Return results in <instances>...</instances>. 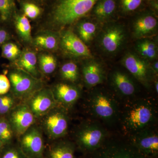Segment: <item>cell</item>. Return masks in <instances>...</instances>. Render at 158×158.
<instances>
[{"label":"cell","mask_w":158,"mask_h":158,"mask_svg":"<svg viewBox=\"0 0 158 158\" xmlns=\"http://www.w3.org/2000/svg\"><path fill=\"white\" fill-rule=\"evenodd\" d=\"M157 117V109L153 100L132 98L120 109L118 121L124 134L130 136L153 127Z\"/></svg>","instance_id":"6da1fadb"},{"label":"cell","mask_w":158,"mask_h":158,"mask_svg":"<svg viewBox=\"0 0 158 158\" xmlns=\"http://www.w3.org/2000/svg\"><path fill=\"white\" fill-rule=\"evenodd\" d=\"M118 100L113 92L102 88H94L88 98V110L98 121L112 125L119 119L121 109Z\"/></svg>","instance_id":"7a4b0ae2"},{"label":"cell","mask_w":158,"mask_h":158,"mask_svg":"<svg viewBox=\"0 0 158 158\" xmlns=\"http://www.w3.org/2000/svg\"><path fill=\"white\" fill-rule=\"evenodd\" d=\"M98 0H57L51 15L52 22L57 27L70 25L92 11Z\"/></svg>","instance_id":"3957f363"},{"label":"cell","mask_w":158,"mask_h":158,"mask_svg":"<svg viewBox=\"0 0 158 158\" xmlns=\"http://www.w3.org/2000/svg\"><path fill=\"white\" fill-rule=\"evenodd\" d=\"M87 154V158H152L141 152L129 138L109 136L98 148Z\"/></svg>","instance_id":"277c9868"},{"label":"cell","mask_w":158,"mask_h":158,"mask_svg":"<svg viewBox=\"0 0 158 158\" xmlns=\"http://www.w3.org/2000/svg\"><path fill=\"white\" fill-rule=\"evenodd\" d=\"M108 137L106 130L98 120H89L79 128L76 135L77 144L88 153L98 148Z\"/></svg>","instance_id":"5b68a950"},{"label":"cell","mask_w":158,"mask_h":158,"mask_svg":"<svg viewBox=\"0 0 158 158\" xmlns=\"http://www.w3.org/2000/svg\"><path fill=\"white\" fill-rule=\"evenodd\" d=\"M8 78L11 84V93L19 100L25 101L43 87L40 78L20 69L17 68L11 70Z\"/></svg>","instance_id":"8992f818"},{"label":"cell","mask_w":158,"mask_h":158,"mask_svg":"<svg viewBox=\"0 0 158 158\" xmlns=\"http://www.w3.org/2000/svg\"><path fill=\"white\" fill-rule=\"evenodd\" d=\"M127 36L123 26L116 23H110L102 30L99 37V44L106 53L114 55L122 48L126 41Z\"/></svg>","instance_id":"52a82bcc"},{"label":"cell","mask_w":158,"mask_h":158,"mask_svg":"<svg viewBox=\"0 0 158 158\" xmlns=\"http://www.w3.org/2000/svg\"><path fill=\"white\" fill-rule=\"evenodd\" d=\"M42 117L43 127L50 138L59 139L67 134L69 118L66 109L57 106Z\"/></svg>","instance_id":"ba28073f"},{"label":"cell","mask_w":158,"mask_h":158,"mask_svg":"<svg viewBox=\"0 0 158 158\" xmlns=\"http://www.w3.org/2000/svg\"><path fill=\"white\" fill-rule=\"evenodd\" d=\"M121 63L133 77L145 88H150L154 74L148 61L137 54L128 52L123 57Z\"/></svg>","instance_id":"9c48e42d"},{"label":"cell","mask_w":158,"mask_h":158,"mask_svg":"<svg viewBox=\"0 0 158 158\" xmlns=\"http://www.w3.org/2000/svg\"><path fill=\"white\" fill-rule=\"evenodd\" d=\"M20 150L28 158H42L44 142L41 130L37 126L31 127L20 136Z\"/></svg>","instance_id":"30bf717a"},{"label":"cell","mask_w":158,"mask_h":158,"mask_svg":"<svg viewBox=\"0 0 158 158\" xmlns=\"http://www.w3.org/2000/svg\"><path fill=\"white\" fill-rule=\"evenodd\" d=\"M132 76L118 69L110 74V83L113 93L117 98H132L138 91V87Z\"/></svg>","instance_id":"8fae6325"},{"label":"cell","mask_w":158,"mask_h":158,"mask_svg":"<svg viewBox=\"0 0 158 158\" xmlns=\"http://www.w3.org/2000/svg\"><path fill=\"white\" fill-rule=\"evenodd\" d=\"M24 102L36 118L42 117L58 106L52 89L43 87Z\"/></svg>","instance_id":"7c38bea8"},{"label":"cell","mask_w":158,"mask_h":158,"mask_svg":"<svg viewBox=\"0 0 158 158\" xmlns=\"http://www.w3.org/2000/svg\"><path fill=\"white\" fill-rule=\"evenodd\" d=\"M6 117L15 135L19 137L34 124L36 118L24 102L18 104Z\"/></svg>","instance_id":"4fadbf2b"},{"label":"cell","mask_w":158,"mask_h":158,"mask_svg":"<svg viewBox=\"0 0 158 158\" xmlns=\"http://www.w3.org/2000/svg\"><path fill=\"white\" fill-rule=\"evenodd\" d=\"M130 141L141 152L152 158L158 154V135L153 127L128 136Z\"/></svg>","instance_id":"5bb4252c"},{"label":"cell","mask_w":158,"mask_h":158,"mask_svg":"<svg viewBox=\"0 0 158 158\" xmlns=\"http://www.w3.org/2000/svg\"><path fill=\"white\" fill-rule=\"evenodd\" d=\"M59 44L63 52L71 56L89 59L92 57L87 45L70 30L62 32L59 38Z\"/></svg>","instance_id":"9a60e30c"},{"label":"cell","mask_w":158,"mask_h":158,"mask_svg":"<svg viewBox=\"0 0 158 158\" xmlns=\"http://www.w3.org/2000/svg\"><path fill=\"white\" fill-rule=\"evenodd\" d=\"M158 20L151 11H143L137 15L133 23V35L136 39L149 38L156 33Z\"/></svg>","instance_id":"2e32d148"},{"label":"cell","mask_w":158,"mask_h":158,"mask_svg":"<svg viewBox=\"0 0 158 158\" xmlns=\"http://www.w3.org/2000/svg\"><path fill=\"white\" fill-rule=\"evenodd\" d=\"M52 90L57 105L66 110L72 107L81 95L78 87L68 83H59Z\"/></svg>","instance_id":"e0dca14e"},{"label":"cell","mask_w":158,"mask_h":158,"mask_svg":"<svg viewBox=\"0 0 158 158\" xmlns=\"http://www.w3.org/2000/svg\"><path fill=\"white\" fill-rule=\"evenodd\" d=\"M83 80L88 88L96 87L102 84L106 78V73L101 64L94 60L85 62L82 66Z\"/></svg>","instance_id":"ac0fdd59"},{"label":"cell","mask_w":158,"mask_h":158,"mask_svg":"<svg viewBox=\"0 0 158 158\" xmlns=\"http://www.w3.org/2000/svg\"><path fill=\"white\" fill-rule=\"evenodd\" d=\"M117 7V0H98L91 12L98 21L106 23L114 16Z\"/></svg>","instance_id":"d6986e66"},{"label":"cell","mask_w":158,"mask_h":158,"mask_svg":"<svg viewBox=\"0 0 158 158\" xmlns=\"http://www.w3.org/2000/svg\"><path fill=\"white\" fill-rule=\"evenodd\" d=\"M37 61V56L34 52L26 50L20 54L15 64L17 68L20 69L35 77L39 78Z\"/></svg>","instance_id":"ffe728a7"},{"label":"cell","mask_w":158,"mask_h":158,"mask_svg":"<svg viewBox=\"0 0 158 158\" xmlns=\"http://www.w3.org/2000/svg\"><path fill=\"white\" fill-rule=\"evenodd\" d=\"M135 49L140 56L147 61H152L157 57V45L149 38L139 40L136 43Z\"/></svg>","instance_id":"44dd1931"},{"label":"cell","mask_w":158,"mask_h":158,"mask_svg":"<svg viewBox=\"0 0 158 158\" xmlns=\"http://www.w3.org/2000/svg\"><path fill=\"white\" fill-rule=\"evenodd\" d=\"M97 25L90 20H85L78 23L77 30L78 37L85 44H89L96 36L97 32Z\"/></svg>","instance_id":"7402d4cb"},{"label":"cell","mask_w":158,"mask_h":158,"mask_svg":"<svg viewBox=\"0 0 158 158\" xmlns=\"http://www.w3.org/2000/svg\"><path fill=\"white\" fill-rule=\"evenodd\" d=\"M34 44L38 47L47 50L57 49L59 45V38L57 34L47 32L37 35L34 40Z\"/></svg>","instance_id":"603a6c76"},{"label":"cell","mask_w":158,"mask_h":158,"mask_svg":"<svg viewBox=\"0 0 158 158\" xmlns=\"http://www.w3.org/2000/svg\"><path fill=\"white\" fill-rule=\"evenodd\" d=\"M74 146L71 142L62 141L52 148L48 158H75Z\"/></svg>","instance_id":"cb8c5ba5"},{"label":"cell","mask_w":158,"mask_h":158,"mask_svg":"<svg viewBox=\"0 0 158 158\" xmlns=\"http://www.w3.org/2000/svg\"><path fill=\"white\" fill-rule=\"evenodd\" d=\"M15 26L20 37L27 42H31V27L27 18L24 15L15 17Z\"/></svg>","instance_id":"d4e9b609"},{"label":"cell","mask_w":158,"mask_h":158,"mask_svg":"<svg viewBox=\"0 0 158 158\" xmlns=\"http://www.w3.org/2000/svg\"><path fill=\"white\" fill-rule=\"evenodd\" d=\"M15 135L7 117L0 116V141L4 147L11 144Z\"/></svg>","instance_id":"484cf974"},{"label":"cell","mask_w":158,"mask_h":158,"mask_svg":"<svg viewBox=\"0 0 158 158\" xmlns=\"http://www.w3.org/2000/svg\"><path fill=\"white\" fill-rule=\"evenodd\" d=\"M60 75L63 80L75 83L79 78V69L75 62H69L62 65L60 70Z\"/></svg>","instance_id":"4316f807"},{"label":"cell","mask_w":158,"mask_h":158,"mask_svg":"<svg viewBox=\"0 0 158 158\" xmlns=\"http://www.w3.org/2000/svg\"><path fill=\"white\" fill-rule=\"evenodd\" d=\"M38 63L40 69L45 74L49 75L53 73L56 68V59L51 54H41L39 57Z\"/></svg>","instance_id":"83f0119b"},{"label":"cell","mask_w":158,"mask_h":158,"mask_svg":"<svg viewBox=\"0 0 158 158\" xmlns=\"http://www.w3.org/2000/svg\"><path fill=\"white\" fill-rule=\"evenodd\" d=\"M18 100L11 92L0 95V116H7L19 104Z\"/></svg>","instance_id":"f1b7e54d"},{"label":"cell","mask_w":158,"mask_h":158,"mask_svg":"<svg viewBox=\"0 0 158 158\" xmlns=\"http://www.w3.org/2000/svg\"><path fill=\"white\" fill-rule=\"evenodd\" d=\"M145 0H119L118 5L122 14L128 15L135 12L143 6Z\"/></svg>","instance_id":"f546056e"},{"label":"cell","mask_w":158,"mask_h":158,"mask_svg":"<svg viewBox=\"0 0 158 158\" xmlns=\"http://www.w3.org/2000/svg\"><path fill=\"white\" fill-rule=\"evenodd\" d=\"M15 9L14 0H0V15L3 20L9 19L14 13Z\"/></svg>","instance_id":"4dcf8cb0"},{"label":"cell","mask_w":158,"mask_h":158,"mask_svg":"<svg viewBox=\"0 0 158 158\" xmlns=\"http://www.w3.org/2000/svg\"><path fill=\"white\" fill-rule=\"evenodd\" d=\"M23 9L24 15L31 19L37 18L41 13V9L39 6L33 3H24Z\"/></svg>","instance_id":"1f68e13d"},{"label":"cell","mask_w":158,"mask_h":158,"mask_svg":"<svg viewBox=\"0 0 158 158\" xmlns=\"http://www.w3.org/2000/svg\"><path fill=\"white\" fill-rule=\"evenodd\" d=\"M25 156L20 149L11 147L5 151L3 150L0 158H24Z\"/></svg>","instance_id":"d6a6232c"},{"label":"cell","mask_w":158,"mask_h":158,"mask_svg":"<svg viewBox=\"0 0 158 158\" xmlns=\"http://www.w3.org/2000/svg\"><path fill=\"white\" fill-rule=\"evenodd\" d=\"M10 89L11 84L9 78L5 75H0V95L9 93Z\"/></svg>","instance_id":"836d02e7"},{"label":"cell","mask_w":158,"mask_h":158,"mask_svg":"<svg viewBox=\"0 0 158 158\" xmlns=\"http://www.w3.org/2000/svg\"><path fill=\"white\" fill-rule=\"evenodd\" d=\"M2 55L4 54L13 52V51H20L19 48L17 45L12 43H8L2 46Z\"/></svg>","instance_id":"e575fe53"},{"label":"cell","mask_w":158,"mask_h":158,"mask_svg":"<svg viewBox=\"0 0 158 158\" xmlns=\"http://www.w3.org/2000/svg\"><path fill=\"white\" fill-rule=\"evenodd\" d=\"M9 38V35L6 31L0 29V44L6 42Z\"/></svg>","instance_id":"d590c367"},{"label":"cell","mask_w":158,"mask_h":158,"mask_svg":"<svg viewBox=\"0 0 158 158\" xmlns=\"http://www.w3.org/2000/svg\"><path fill=\"white\" fill-rule=\"evenodd\" d=\"M151 67L152 70L154 74H158V61H155L152 64H151Z\"/></svg>","instance_id":"8d00e7d4"},{"label":"cell","mask_w":158,"mask_h":158,"mask_svg":"<svg viewBox=\"0 0 158 158\" xmlns=\"http://www.w3.org/2000/svg\"><path fill=\"white\" fill-rule=\"evenodd\" d=\"M4 148L5 147H4V145L2 144V142L0 141V156H1L3 150H4Z\"/></svg>","instance_id":"74e56055"},{"label":"cell","mask_w":158,"mask_h":158,"mask_svg":"<svg viewBox=\"0 0 158 158\" xmlns=\"http://www.w3.org/2000/svg\"><path fill=\"white\" fill-rule=\"evenodd\" d=\"M155 90L156 91V92H157V93H158V81L157 80H156L155 81Z\"/></svg>","instance_id":"f35d334b"},{"label":"cell","mask_w":158,"mask_h":158,"mask_svg":"<svg viewBox=\"0 0 158 158\" xmlns=\"http://www.w3.org/2000/svg\"><path fill=\"white\" fill-rule=\"evenodd\" d=\"M152 1H157V2H158V0H152Z\"/></svg>","instance_id":"ab89813d"}]
</instances>
